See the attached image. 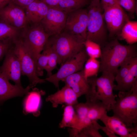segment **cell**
<instances>
[{"mask_svg":"<svg viewBox=\"0 0 137 137\" xmlns=\"http://www.w3.org/2000/svg\"><path fill=\"white\" fill-rule=\"evenodd\" d=\"M101 48L99 72H108L115 76L119 66L126 58L137 57L135 44H122L117 38L108 41Z\"/></svg>","mask_w":137,"mask_h":137,"instance_id":"cell-1","label":"cell"},{"mask_svg":"<svg viewBox=\"0 0 137 137\" xmlns=\"http://www.w3.org/2000/svg\"><path fill=\"white\" fill-rule=\"evenodd\" d=\"M102 73L99 77L94 76L88 78L90 89L85 95L86 100L100 101L109 111L115 102L117 96L113 93L116 85L114 83L115 75L108 72Z\"/></svg>","mask_w":137,"mask_h":137,"instance_id":"cell-2","label":"cell"},{"mask_svg":"<svg viewBox=\"0 0 137 137\" xmlns=\"http://www.w3.org/2000/svg\"><path fill=\"white\" fill-rule=\"evenodd\" d=\"M111 108L113 116L128 127L137 125V83L128 91H119Z\"/></svg>","mask_w":137,"mask_h":137,"instance_id":"cell-3","label":"cell"},{"mask_svg":"<svg viewBox=\"0 0 137 137\" xmlns=\"http://www.w3.org/2000/svg\"><path fill=\"white\" fill-rule=\"evenodd\" d=\"M85 40L67 31L49 37L46 43L57 54L61 65L85 48Z\"/></svg>","mask_w":137,"mask_h":137,"instance_id":"cell-4","label":"cell"},{"mask_svg":"<svg viewBox=\"0 0 137 137\" xmlns=\"http://www.w3.org/2000/svg\"><path fill=\"white\" fill-rule=\"evenodd\" d=\"M87 9L89 20L86 40L98 44L101 48L108 41L106 28L102 13L104 10L100 1H91Z\"/></svg>","mask_w":137,"mask_h":137,"instance_id":"cell-5","label":"cell"},{"mask_svg":"<svg viewBox=\"0 0 137 137\" xmlns=\"http://www.w3.org/2000/svg\"><path fill=\"white\" fill-rule=\"evenodd\" d=\"M49 37L40 22L28 23L21 31L19 38L34 60L44 49Z\"/></svg>","mask_w":137,"mask_h":137,"instance_id":"cell-6","label":"cell"},{"mask_svg":"<svg viewBox=\"0 0 137 137\" xmlns=\"http://www.w3.org/2000/svg\"><path fill=\"white\" fill-rule=\"evenodd\" d=\"M12 49L19 60L22 75L29 79V85L32 88L37 84L45 82L44 79L40 78L37 75L34 60L19 38L14 41Z\"/></svg>","mask_w":137,"mask_h":137,"instance_id":"cell-7","label":"cell"},{"mask_svg":"<svg viewBox=\"0 0 137 137\" xmlns=\"http://www.w3.org/2000/svg\"><path fill=\"white\" fill-rule=\"evenodd\" d=\"M85 48L67 59L58 71L54 74L44 79L53 83L56 87H59V82L70 75L83 69L84 65L89 58Z\"/></svg>","mask_w":137,"mask_h":137,"instance_id":"cell-8","label":"cell"},{"mask_svg":"<svg viewBox=\"0 0 137 137\" xmlns=\"http://www.w3.org/2000/svg\"><path fill=\"white\" fill-rule=\"evenodd\" d=\"M123 9L118 4L104 10L103 17L109 38L118 36L125 24L129 20Z\"/></svg>","mask_w":137,"mask_h":137,"instance_id":"cell-9","label":"cell"},{"mask_svg":"<svg viewBox=\"0 0 137 137\" xmlns=\"http://www.w3.org/2000/svg\"><path fill=\"white\" fill-rule=\"evenodd\" d=\"M67 15V13L58 8L49 7L46 15L40 22L49 37L64 30Z\"/></svg>","mask_w":137,"mask_h":137,"instance_id":"cell-10","label":"cell"},{"mask_svg":"<svg viewBox=\"0 0 137 137\" xmlns=\"http://www.w3.org/2000/svg\"><path fill=\"white\" fill-rule=\"evenodd\" d=\"M89 20L87 9H78L67 13L64 30L86 39V31Z\"/></svg>","mask_w":137,"mask_h":137,"instance_id":"cell-11","label":"cell"},{"mask_svg":"<svg viewBox=\"0 0 137 137\" xmlns=\"http://www.w3.org/2000/svg\"><path fill=\"white\" fill-rule=\"evenodd\" d=\"M0 19L20 29L28 23L24 9L12 2L0 10Z\"/></svg>","mask_w":137,"mask_h":137,"instance_id":"cell-12","label":"cell"},{"mask_svg":"<svg viewBox=\"0 0 137 137\" xmlns=\"http://www.w3.org/2000/svg\"><path fill=\"white\" fill-rule=\"evenodd\" d=\"M12 46L5 55L3 64L0 67V72L9 80L14 81L15 84L21 85L22 72L20 62L13 51Z\"/></svg>","mask_w":137,"mask_h":137,"instance_id":"cell-13","label":"cell"},{"mask_svg":"<svg viewBox=\"0 0 137 137\" xmlns=\"http://www.w3.org/2000/svg\"><path fill=\"white\" fill-rule=\"evenodd\" d=\"M31 88L29 85L24 88L22 85H12L0 72V106L8 99L26 94Z\"/></svg>","mask_w":137,"mask_h":137,"instance_id":"cell-14","label":"cell"},{"mask_svg":"<svg viewBox=\"0 0 137 137\" xmlns=\"http://www.w3.org/2000/svg\"><path fill=\"white\" fill-rule=\"evenodd\" d=\"M78 98L72 89L65 84L60 90L48 96L46 100L50 102L53 107L56 108L59 105L63 104L73 106L78 102Z\"/></svg>","mask_w":137,"mask_h":137,"instance_id":"cell-15","label":"cell"},{"mask_svg":"<svg viewBox=\"0 0 137 137\" xmlns=\"http://www.w3.org/2000/svg\"><path fill=\"white\" fill-rule=\"evenodd\" d=\"M83 69L67 77L62 81L72 89L78 98L87 94L90 89V85L88 79L84 76Z\"/></svg>","mask_w":137,"mask_h":137,"instance_id":"cell-16","label":"cell"},{"mask_svg":"<svg viewBox=\"0 0 137 137\" xmlns=\"http://www.w3.org/2000/svg\"><path fill=\"white\" fill-rule=\"evenodd\" d=\"M49 7L40 0H36L24 9L28 23L40 22L46 15Z\"/></svg>","mask_w":137,"mask_h":137,"instance_id":"cell-17","label":"cell"},{"mask_svg":"<svg viewBox=\"0 0 137 137\" xmlns=\"http://www.w3.org/2000/svg\"><path fill=\"white\" fill-rule=\"evenodd\" d=\"M110 130L121 137H132L128 127L120 120L113 116H109L107 112L99 119Z\"/></svg>","mask_w":137,"mask_h":137,"instance_id":"cell-18","label":"cell"},{"mask_svg":"<svg viewBox=\"0 0 137 137\" xmlns=\"http://www.w3.org/2000/svg\"><path fill=\"white\" fill-rule=\"evenodd\" d=\"M80 119L73 106L67 105L64 108L63 116L59 124L60 128H71V135L73 136L78 126Z\"/></svg>","mask_w":137,"mask_h":137,"instance_id":"cell-19","label":"cell"},{"mask_svg":"<svg viewBox=\"0 0 137 137\" xmlns=\"http://www.w3.org/2000/svg\"><path fill=\"white\" fill-rule=\"evenodd\" d=\"M137 83V57L132 58L129 71L127 75L118 84L114 90L126 91Z\"/></svg>","mask_w":137,"mask_h":137,"instance_id":"cell-20","label":"cell"},{"mask_svg":"<svg viewBox=\"0 0 137 137\" xmlns=\"http://www.w3.org/2000/svg\"><path fill=\"white\" fill-rule=\"evenodd\" d=\"M24 100V111L25 113H32L38 114L41 102V94L38 91L28 92Z\"/></svg>","mask_w":137,"mask_h":137,"instance_id":"cell-21","label":"cell"},{"mask_svg":"<svg viewBox=\"0 0 137 137\" xmlns=\"http://www.w3.org/2000/svg\"><path fill=\"white\" fill-rule=\"evenodd\" d=\"M122 40H125L129 45L137 42V22L128 21L118 36Z\"/></svg>","mask_w":137,"mask_h":137,"instance_id":"cell-22","label":"cell"},{"mask_svg":"<svg viewBox=\"0 0 137 137\" xmlns=\"http://www.w3.org/2000/svg\"><path fill=\"white\" fill-rule=\"evenodd\" d=\"M21 30L0 19V41L15 40L19 38Z\"/></svg>","mask_w":137,"mask_h":137,"instance_id":"cell-23","label":"cell"},{"mask_svg":"<svg viewBox=\"0 0 137 137\" xmlns=\"http://www.w3.org/2000/svg\"><path fill=\"white\" fill-rule=\"evenodd\" d=\"M89 106L87 117L92 121L99 119L106 113L107 112L106 107L99 100H86Z\"/></svg>","mask_w":137,"mask_h":137,"instance_id":"cell-24","label":"cell"},{"mask_svg":"<svg viewBox=\"0 0 137 137\" xmlns=\"http://www.w3.org/2000/svg\"><path fill=\"white\" fill-rule=\"evenodd\" d=\"M43 51L46 53L48 56V64L45 70L48 77L52 74V72L56 67L57 64H61L60 59L56 52L47 43Z\"/></svg>","mask_w":137,"mask_h":137,"instance_id":"cell-25","label":"cell"},{"mask_svg":"<svg viewBox=\"0 0 137 137\" xmlns=\"http://www.w3.org/2000/svg\"><path fill=\"white\" fill-rule=\"evenodd\" d=\"M89 0H59L58 7L67 13L83 8Z\"/></svg>","mask_w":137,"mask_h":137,"instance_id":"cell-26","label":"cell"},{"mask_svg":"<svg viewBox=\"0 0 137 137\" xmlns=\"http://www.w3.org/2000/svg\"><path fill=\"white\" fill-rule=\"evenodd\" d=\"M100 62L97 59L89 58L85 62L83 68L84 76L87 79L97 76L100 67Z\"/></svg>","mask_w":137,"mask_h":137,"instance_id":"cell-27","label":"cell"},{"mask_svg":"<svg viewBox=\"0 0 137 137\" xmlns=\"http://www.w3.org/2000/svg\"><path fill=\"white\" fill-rule=\"evenodd\" d=\"M101 126L97 121H93L90 125L83 129L77 137H102L99 131Z\"/></svg>","mask_w":137,"mask_h":137,"instance_id":"cell-28","label":"cell"},{"mask_svg":"<svg viewBox=\"0 0 137 137\" xmlns=\"http://www.w3.org/2000/svg\"><path fill=\"white\" fill-rule=\"evenodd\" d=\"M84 44L85 51L89 58L96 59L100 58L101 50L99 44L87 40L85 41Z\"/></svg>","mask_w":137,"mask_h":137,"instance_id":"cell-29","label":"cell"},{"mask_svg":"<svg viewBox=\"0 0 137 137\" xmlns=\"http://www.w3.org/2000/svg\"><path fill=\"white\" fill-rule=\"evenodd\" d=\"M132 57H130L126 58L119 66L115 77V80L117 84L121 81L129 72Z\"/></svg>","mask_w":137,"mask_h":137,"instance_id":"cell-30","label":"cell"},{"mask_svg":"<svg viewBox=\"0 0 137 137\" xmlns=\"http://www.w3.org/2000/svg\"><path fill=\"white\" fill-rule=\"evenodd\" d=\"M48 59L47 55L43 52L38 56L35 65L36 73L38 76L43 75V71L45 70L47 66Z\"/></svg>","mask_w":137,"mask_h":137,"instance_id":"cell-31","label":"cell"},{"mask_svg":"<svg viewBox=\"0 0 137 137\" xmlns=\"http://www.w3.org/2000/svg\"><path fill=\"white\" fill-rule=\"evenodd\" d=\"M80 120H82L86 118L89 109V106L88 103H78L73 106Z\"/></svg>","mask_w":137,"mask_h":137,"instance_id":"cell-32","label":"cell"},{"mask_svg":"<svg viewBox=\"0 0 137 137\" xmlns=\"http://www.w3.org/2000/svg\"><path fill=\"white\" fill-rule=\"evenodd\" d=\"M117 4L123 9L131 14H133L136 10V1L133 0H117Z\"/></svg>","mask_w":137,"mask_h":137,"instance_id":"cell-33","label":"cell"},{"mask_svg":"<svg viewBox=\"0 0 137 137\" xmlns=\"http://www.w3.org/2000/svg\"><path fill=\"white\" fill-rule=\"evenodd\" d=\"M14 41H0V60L12 46Z\"/></svg>","mask_w":137,"mask_h":137,"instance_id":"cell-34","label":"cell"},{"mask_svg":"<svg viewBox=\"0 0 137 137\" xmlns=\"http://www.w3.org/2000/svg\"><path fill=\"white\" fill-rule=\"evenodd\" d=\"M100 3L103 10L118 4L117 0H100Z\"/></svg>","mask_w":137,"mask_h":137,"instance_id":"cell-35","label":"cell"},{"mask_svg":"<svg viewBox=\"0 0 137 137\" xmlns=\"http://www.w3.org/2000/svg\"><path fill=\"white\" fill-rule=\"evenodd\" d=\"M37 0H12L14 4L24 9L29 5Z\"/></svg>","mask_w":137,"mask_h":137,"instance_id":"cell-36","label":"cell"},{"mask_svg":"<svg viewBox=\"0 0 137 137\" xmlns=\"http://www.w3.org/2000/svg\"><path fill=\"white\" fill-rule=\"evenodd\" d=\"M44 2L49 7H58L59 0H40Z\"/></svg>","mask_w":137,"mask_h":137,"instance_id":"cell-37","label":"cell"},{"mask_svg":"<svg viewBox=\"0 0 137 137\" xmlns=\"http://www.w3.org/2000/svg\"><path fill=\"white\" fill-rule=\"evenodd\" d=\"M100 130H102L109 137H117L116 134L110 130L106 126H101Z\"/></svg>","mask_w":137,"mask_h":137,"instance_id":"cell-38","label":"cell"},{"mask_svg":"<svg viewBox=\"0 0 137 137\" xmlns=\"http://www.w3.org/2000/svg\"><path fill=\"white\" fill-rule=\"evenodd\" d=\"M129 132L132 137H137V125L128 127Z\"/></svg>","mask_w":137,"mask_h":137,"instance_id":"cell-39","label":"cell"},{"mask_svg":"<svg viewBox=\"0 0 137 137\" xmlns=\"http://www.w3.org/2000/svg\"><path fill=\"white\" fill-rule=\"evenodd\" d=\"M12 0H0V10L11 2Z\"/></svg>","mask_w":137,"mask_h":137,"instance_id":"cell-40","label":"cell"},{"mask_svg":"<svg viewBox=\"0 0 137 137\" xmlns=\"http://www.w3.org/2000/svg\"><path fill=\"white\" fill-rule=\"evenodd\" d=\"M90 0L91 2L93 1H100V0Z\"/></svg>","mask_w":137,"mask_h":137,"instance_id":"cell-41","label":"cell"},{"mask_svg":"<svg viewBox=\"0 0 137 137\" xmlns=\"http://www.w3.org/2000/svg\"><path fill=\"white\" fill-rule=\"evenodd\" d=\"M135 0V1H136V0Z\"/></svg>","mask_w":137,"mask_h":137,"instance_id":"cell-42","label":"cell"}]
</instances>
